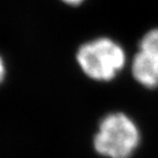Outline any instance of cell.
I'll list each match as a JSON object with an SVG mask.
<instances>
[{
  "instance_id": "6da1fadb",
  "label": "cell",
  "mask_w": 158,
  "mask_h": 158,
  "mask_svg": "<svg viewBox=\"0 0 158 158\" xmlns=\"http://www.w3.org/2000/svg\"><path fill=\"white\" fill-rule=\"evenodd\" d=\"M141 141L136 124L124 113H111L100 122L94 138L98 154L108 158H130Z\"/></svg>"
},
{
  "instance_id": "7a4b0ae2",
  "label": "cell",
  "mask_w": 158,
  "mask_h": 158,
  "mask_svg": "<svg viewBox=\"0 0 158 158\" xmlns=\"http://www.w3.org/2000/svg\"><path fill=\"white\" fill-rule=\"evenodd\" d=\"M76 58L82 72L98 81L113 79L126 62L123 47L109 37H99L82 44Z\"/></svg>"
},
{
  "instance_id": "3957f363",
  "label": "cell",
  "mask_w": 158,
  "mask_h": 158,
  "mask_svg": "<svg viewBox=\"0 0 158 158\" xmlns=\"http://www.w3.org/2000/svg\"><path fill=\"white\" fill-rule=\"evenodd\" d=\"M134 78L146 88L158 86V55L138 52L132 64Z\"/></svg>"
},
{
  "instance_id": "277c9868",
  "label": "cell",
  "mask_w": 158,
  "mask_h": 158,
  "mask_svg": "<svg viewBox=\"0 0 158 158\" xmlns=\"http://www.w3.org/2000/svg\"><path fill=\"white\" fill-rule=\"evenodd\" d=\"M141 52L158 55V29L147 32L141 40Z\"/></svg>"
},
{
  "instance_id": "5b68a950",
  "label": "cell",
  "mask_w": 158,
  "mask_h": 158,
  "mask_svg": "<svg viewBox=\"0 0 158 158\" xmlns=\"http://www.w3.org/2000/svg\"><path fill=\"white\" fill-rule=\"evenodd\" d=\"M6 76V65L5 62H3L2 57L0 56V84L2 82V80L5 79Z\"/></svg>"
},
{
  "instance_id": "8992f818",
  "label": "cell",
  "mask_w": 158,
  "mask_h": 158,
  "mask_svg": "<svg viewBox=\"0 0 158 158\" xmlns=\"http://www.w3.org/2000/svg\"><path fill=\"white\" fill-rule=\"evenodd\" d=\"M60 1L68 6H79V5H81L85 0H60Z\"/></svg>"
}]
</instances>
